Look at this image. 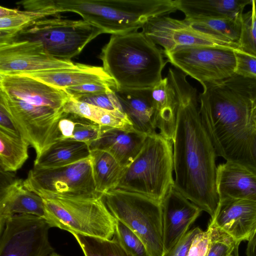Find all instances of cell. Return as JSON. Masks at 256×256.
<instances>
[{"label":"cell","mask_w":256,"mask_h":256,"mask_svg":"<svg viewBox=\"0 0 256 256\" xmlns=\"http://www.w3.org/2000/svg\"><path fill=\"white\" fill-rule=\"evenodd\" d=\"M202 230L198 227L192 229L164 256H186L192 242Z\"/></svg>","instance_id":"obj_40"},{"label":"cell","mask_w":256,"mask_h":256,"mask_svg":"<svg viewBox=\"0 0 256 256\" xmlns=\"http://www.w3.org/2000/svg\"><path fill=\"white\" fill-rule=\"evenodd\" d=\"M202 87L200 118L216 156L238 162L256 116V80L234 74Z\"/></svg>","instance_id":"obj_2"},{"label":"cell","mask_w":256,"mask_h":256,"mask_svg":"<svg viewBox=\"0 0 256 256\" xmlns=\"http://www.w3.org/2000/svg\"><path fill=\"white\" fill-rule=\"evenodd\" d=\"M167 77L178 101L172 140L174 187L212 219L219 202L216 184L217 156L200 120L197 91L179 70L169 68Z\"/></svg>","instance_id":"obj_1"},{"label":"cell","mask_w":256,"mask_h":256,"mask_svg":"<svg viewBox=\"0 0 256 256\" xmlns=\"http://www.w3.org/2000/svg\"><path fill=\"white\" fill-rule=\"evenodd\" d=\"M146 136L136 131L101 126L99 138L89 146L90 150H98L110 153L126 168L139 153Z\"/></svg>","instance_id":"obj_19"},{"label":"cell","mask_w":256,"mask_h":256,"mask_svg":"<svg viewBox=\"0 0 256 256\" xmlns=\"http://www.w3.org/2000/svg\"><path fill=\"white\" fill-rule=\"evenodd\" d=\"M142 28L146 35L164 48V52L190 47H228L197 30L184 19L158 17L149 20Z\"/></svg>","instance_id":"obj_14"},{"label":"cell","mask_w":256,"mask_h":256,"mask_svg":"<svg viewBox=\"0 0 256 256\" xmlns=\"http://www.w3.org/2000/svg\"><path fill=\"white\" fill-rule=\"evenodd\" d=\"M90 156L89 145L84 142L61 140L49 146L36 156L34 168L60 167L70 164Z\"/></svg>","instance_id":"obj_25"},{"label":"cell","mask_w":256,"mask_h":256,"mask_svg":"<svg viewBox=\"0 0 256 256\" xmlns=\"http://www.w3.org/2000/svg\"><path fill=\"white\" fill-rule=\"evenodd\" d=\"M72 234L84 256H132L114 236L108 240L77 234Z\"/></svg>","instance_id":"obj_31"},{"label":"cell","mask_w":256,"mask_h":256,"mask_svg":"<svg viewBox=\"0 0 256 256\" xmlns=\"http://www.w3.org/2000/svg\"><path fill=\"white\" fill-rule=\"evenodd\" d=\"M0 92L33 105L56 110H63L71 98L65 90L19 74H0Z\"/></svg>","instance_id":"obj_16"},{"label":"cell","mask_w":256,"mask_h":256,"mask_svg":"<svg viewBox=\"0 0 256 256\" xmlns=\"http://www.w3.org/2000/svg\"><path fill=\"white\" fill-rule=\"evenodd\" d=\"M65 90L74 99L106 94L110 92H117L116 84L106 82L90 83L71 86Z\"/></svg>","instance_id":"obj_36"},{"label":"cell","mask_w":256,"mask_h":256,"mask_svg":"<svg viewBox=\"0 0 256 256\" xmlns=\"http://www.w3.org/2000/svg\"><path fill=\"white\" fill-rule=\"evenodd\" d=\"M58 15L37 20L16 32H0V44L38 42L54 57L71 60L90 41L104 34L101 28L84 20H69Z\"/></svg>","instance_id":"obj_7"},{"label":"cell","mask_w":256,"mask_h":256,"mask_svg":"<svg viewBox=\"0 0 256 256\" xmlns=\"http://www.w3.org/2000/svg\"><path fill=\"white\" fill-rule=\"evenodd\" d=\"M0 130L14 134L20 136L12 120L1 107H0Z\"/></svg>","instance_id":"obj_42"},{"label":"cell","mask_w":256,"mask_h":256,"mask_svg":"<svg viewBox=\"0 0 256 256\" xmlns=\"http://www.w3.org/2000/svg\"><path fill=\"white\" fill-rule=\"evenodd\" d=\"M114 236L124 248L132 256H150L144 244L140 237L118 220H116Z\"/></svg>","instance_id":"obj_35"},{"label":"cell","mask_w":256,"mask_h":256,"mask_svg":"<svg viewBox=\"0 0 256 256\" xmlns=\"http://www.w3.org/2000/svg\"><path fill=\"white\" fill-rule=\"evenodd\" d=\"M172 142L159 133L147 136L133 161L124 170L116 189L161 202L174 178Z\"/></svg>","instance_id":"obj_6"},{"label":"cell","mask_w":256,"mask_h":256,"mask_svg":"<svg viewBox=\"0 0 256 256\" xmlns=\"http://www.w3.org/2000/svg\"><path fill=\"white\" fill-rule=\"evenodd\" d=\"M0 165L3 172H16L28 158L29 143L20 136L0 130Z\"/></svg>","instance_id":"obj_30"},{"label":"cell","mask_w":256,"mask_h":256,"mask_svg":"<svg viewBox=\"0 0 256 256\" xmlns=\"http://www.w3.org/2000/svg\"><path fill=\"white\" fill-rule=\"evenodd\" d=\"M164 254L188 232L202 211L171 186L160 202Z\"/></svg>","instance_id":"obj_15"},{"label":"cell","mask_w":256,"mask_h":256,"mask_svg":"<svg viewBox=\"0 0 256 256\" xmlns=\"http://www.w3.org/2000/svg\"><path fill=\"white\" fill-rule=\"evenodd\" d=\"M210 222L239 243L248 241L256 228V202L244 200L220 201Z\"/></svg>","instance_id":"obj_17"},{"label":"cell","mask_w":256,"mask_h":256,"mask_svg":"<svg viewBox=\"0 0 256 256\" xmlns=\"http://www.w3.org/2000/svg\"><path fill=\"white\" fill-rule=\"evenodd\" d=\"M250 5L251 10L242 16L238 50L256 57V0Z\"/></svg>","instance_id":"obj_33"},{"label":"cell","mask_w":256,"mask_h":256,"mask_svg":"<svg viewBox=\"0 0 256 256\" xmlns=\"http://www.w3.org/2000/svg\"><path fill=\"white\" fill-rule=\"evenodd\" d=\"M219 202L244 200L256 202V174L235 162L217 166L216 180Z\"/></svg>","instance_id":"obj_18"},{"label":"cell","mask_w":256,"mask_h":256,"mask_svg":"<svg viewBox=\"0 0 256 256\" xmlns=\"http://www.w3.org/2000/svg\"><path fill=\"white\" fill-rule=\"evenodd\" d=\"M16 214H30L46 218L42 198L26 189L22 180H14L1 190L0 233L6 220Z\"/></svg>","instance_id":"obj_20"},{"label":"cell","mask_w":256,"mask_h":256,"mask_svg":"<svg viewBox=\"0 0 256 256\" xmlns=\"http://www.w3.org/2000/svg\"><path fill=\"white\" fill-rule=\"evenodd\" d=\"M238 246H237L228 256H238Z\"/></svg>","instance_id":"obj_44"},{"label":"cell","mask_w":256,"mask_h":256,"mask_svg":"<svg viewBox=\"0 0 256 256\" xmlns=\"http://www.w3.org/2000/svg\"><path fill=\"white\" fill-rule=\"evenodd\" d=\"M164 56L152 40L136 31L112 34L100 58L118 91L152 90L162 78L168 62Z\"/></svg>","instance_id":"obj_3"},{"label":"cell","mask_w":256,"mask_h":256,"mask_svg":"<svg viewBox=\"0 0 256 256\" xmlns=\"http://www.w3.org/2000/svg\"><path fill=\"white\" fill-rule=\"evenodd\" d=\"M116 94L135 131L146 136L156 132L151 90H122Z\"/></svg>","instance_id":"obj_22"},{"label":"cell","mask_w":256,"mask_h":256,"mask_svg":"<svg viewBox=\"0 0 256 256\" xmlns=\"http://www.w3.org/2000/svg\"><path fill=\"white\" fill-rule=\"evenodd\" d=\"M236 60L235 74L256 80V57L234 49Z\"/></svg>","instance_id":"obj_37"},{"label":"cell","mask_w":256,"mask_h":256,"mask_svg":"<svg viewBox=\"0 0 256 256\" xmlns=\"http://www.w3.org/2000/svg\"><path fill=\"white\" fill-rule=\"evenodd\" d=\"M234 50L221 46H198L163 52L172 65L204 86L235 74Z\"/></svg>","instance_id":"obj_10"},{"label":"cell","mask_w":256,"mask_h":256,"mask_svg":"<svg viewBox=\"0 0 256 256\" xmlns=\"http://www.w3.org/2000/svg\"><path fill=\"white\" fill-rule=\"evenodd\" d=\"M246 256H256V228L248 241Z\"/></svg>","instance_id":"obj_43"},{"label":"cell","mask_w":256,"mask_h":256,"mask_svg":"<svg viewBox=\"0 0 256 256\" xmlns=\"http://www.w3.org/2000/svg\"><path fill=\"white\" fill-rule=\"evenodd\" d=\"M19 74L30 76L64 90L69 87L86 84H116L103 67L80 63H76L75 66L72 68Z\"/></svg>","instance_id":"obj_21"},{"label":"cell","mask_w":256,"mask_h":256,"mask_svg":"<svg viewBox=\"0 0 256 256\" xmlns=\"http://www.w3.org/2000/svg\"><path fill=\"white\" fill-rule=\"evenodd\" d=\"M63 110L64 112L74 114L86 118L100 126L135 131L126 114L120 111L104 109L72 97L64 104Z\"/></svg>","instance_id":"obj_27"},{"label":"cell","mask_w":256,"mask_h":256,"mask_svg":"<svg viewBox=\"0 0 256 256\" xmlns=\"http://www.w3.org/2000/svg\"><path fill=\"white\" fill-rule=\"evenodd\" d=\"M76 64L72 60L54 57L38 42L0 44V74H22L68 68Z\"/></svg>","instance_id":"obj_13"},{"label":"cell","mask_w":256,"mask_h":256,"mask_svg":"<svg viewBox=\"0 0 256 256\" xmlns=\"http://www.w3.org/2000/svg\"><path fill=\"white\" fill-rule=\"evenodd\" d=\"M90 157L96 192L102 195L116 189L125 168L104 150H90Z\"/></svg>","instance_id":"obj_28"},{"label":"cell","mask_w":256,"mask_h":256,"mask_svg":"<svg viewBox=\"0 0 256 256\" xmlns=\"http://www.w3.org/2000/svg\"><path fill=\"white\" fill-rule=\"evenodd\" d=\"M58 13L72 12L104 34L136 32L150 20L178 10L172 0H56Z\"/></svg>","instance_id":"obj_4"},{"label":"cell","mask_w":256,"mask_h":256,"mask_svg":"<svg viewBox=\"0 0 256 256\" xmlns=\"http://www.w3.org/2000/svg\"><path fill=\"white\" fill-rule=\"evenodd\" d=\"M24 185L44 198L54 196H84L96 192L90 156L65 166L30 170Z\"/></svg>","instance_id":"obj_9"},{"label":"cell","mask_w":256,"mask_h":256,"mask_svg":"<svg viewBox=\"0 0 256 256\" xmlns=\"http://www.w3.org/2000/svg\"><path fill=\"white\" fill-rule=\"evenodd\" d=\"M50 16L41 12L19 10L0 6V32H16L37 20Z\"/></svg>","instance_id":"obj_32"},{"label":"cell","mask_w":256,"mask_h":256,"mask_svg":"<svg viewBox=\"0 0 256 256\" xmlns=\"http://www.w3.org/2000/svg\"><path fill=\"white\" fill-rule=\"evenodd\" d=\"M189 24L213 39L228 47L238 49L241 18H184Z\"/></svg>","instance_id":"obj_29"},{"label":"cell","mask_w":256,"mask_h":256,"mask_svg":"<svg viewBox=\"0 0 256 256\" xmlns=\"http://www.w3.org/2000/svg\"><path fill=\"white\" fill-rule=\"evenodd\" d=\"M238 162L256 174V118H254L246 148Z\"/></svg>","instance_id":"obj_39"},{"label":"cell","mask_w":256,"mask_h":256,"mask_svg":"<svg viewBox=\"0 0 256 256\" xmlns=\"http://www.w3.org/2000/svg\"><path fill=\"white\" fill-rule=\"evenodd\" d=\"M209 245L208 232L202 230L194 238L186 256H206Z\"/></svg>","instance_id":"obj_41"},{"label":"cell","mask_w":256,"mask_h":256,"mask_svg":"<svg viewBox=\"0 0 256 256\" xmlns=\"http://www.w3.org/2000/svg\"><path fill=\"white\" fill-rule=\"evenodd\" d=\"M185 18H229L239 20L252 0H176Z\"/></svg>","instance_id":"obj_23"},{"label":"cell","mask_w":256,"mask_h":256,"mask_svg":"<svg viewBox=\"0 0 256 256\" xmlns=\"http://www.w3.org/2000/svg\"><path fill=\"white\" fill-rule=\"evenodd\" d=\"M210 245L206 256H228L240 243L231 236L210 222Z\"/></svg>","instance_id":"obj_34"},{"label":"cell","mask_w":256,"mask_h":256,"mask_svg":"<svg viewBox=\"0 0 256 256\" xmlns=\"http://www.w3.org/2000/svg\"><path fill=\"white\" fill-rule=\"evenodd\" d=\"M102 198L113 216L140 237L150 256H164L160 202L118 188L103 194Z\"/></svg>","instance_id":"obj_8"},{"label":"cell","mask_w":256,"mask_h":256,"mask_svg":"<svg viewBox=\"0 0 256 256\" xmlns=\"http://www.w3.org/2000/svg\"><path fill=\"white\" fill-rule=\"evenodd\" d=\"M116 92H110L99 95L82 97L76 100L104 109L118 110L124 112Z\"/></svg>","instance_id":"obj_38"},{"label":"cell","mask_w":256,"mask_h":256,"mask_svg":"<svg viewBox=\"0 0 256 256\" xmlns=\"http://www.w3.org/2000/svg\"><path fill=\"white\" fill-rule=\"evenodd\" d=\"M42 198L45 220L51 228L72 234L108 240L114 237L116 220L106 206L102 194L54 196Z\"/></svg>","instance_id":"obj_5"},{"label":"cell","mask_w":256,"mask_h":256,"mask_svg":"<svg viewBox=\"0 0 256 256\" xmlns=\"http://www.w3.org/2000/svg\"><path fill=\"white\" fill-rule=\"evenodd\" d=\"M47 221L30 214L10 218L0 233V256H48L54 252Z\"/></svg>","instance_id":"obj_12"},{"label":"cell","mask_w":256,"mask_h":256,"mask_svg":"<svg viewBox=\"0 0 256 256\" xmlns=\"http://www.w3.org/2000/svg\"><path fill=\"white\" fill-rule=\"evenodd\" d=\"M48 256H62L56 253V252H54Z\"/></svg>","instance_id":"obj_45"},{"label":"cell","mask_w":256,"mask_h":256,"mask_svg":"<svg viewBox=\"0 0 256 256\" xmlns=\"http://www.w3.org/2000/svg\"><path fill=\"white\" fill-rule=\"evenodd\" d=\"M151 96L156 129L162 136L172 141L176 126L178 101L168 77L154 86L151 90Z\"/></svg>","instance_id":"obj_24"},{"label":"cell","mask_w":256,"mask_h":256,"mask_svg":"<svg viewBox=\"0 0 256 256\" xmlns=\"http://www.w3.org/2000/svg\"><path fill=\"white\" fill-rule=\"evenodd\" d=\"M0 107L12 120L21 136L40 155L51 144L56 124L64 112L47 106L33 105L0 92Z\"/></svg>","instance_id":"obj_11"},{"label":"cell","mask_w":256,"mask_h":256,"mask_svg":"<svg viewBox=\"0 0 256 256\" xmlns=\"http://www.w3.org/2000/svg\"><path fill=\"white\" fill-rule=\"evenodd\" d=\"M101 126L78 115L64 112L51 137L52 144L61 140L84 142L90 145L100 136Z\"/></svg>","instance_id":"obj_26"}]
</instances>
